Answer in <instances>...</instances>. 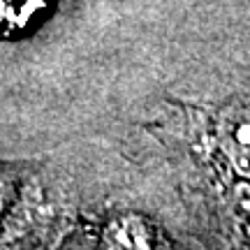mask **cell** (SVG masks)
<instances>
[{
    "instance_id": "obj_1",
    "label": "cell",
    "mask_w": 250,
    "mask_h": 250,
    "mask_svg": "<svg viewBox=\"0 0 250 250\" xmlns=\"http://www.w3.org/2000/svg\"><path fill=\"white\" fill-rule=\"evenodd\" d=\"M54 5L56 0H0V40H21L35 33Z\"/></svg>"
}]
</instances>
